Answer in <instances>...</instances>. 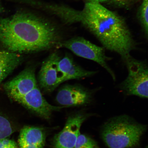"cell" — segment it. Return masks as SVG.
Masks as SVG:
<instances>
[{
    "mask_svg": "<svg viewBox=\"0 0 148 148\" xmlns=\"http://www.w3.org/2000/svg\"><path fill=\"white\" fill-rule=\"evenodd\" d=\"M63 23H79L95 36L105 49L120 55L125 62L131 58L136 48L132 33L125 19L101 3L86 2L82 10L66 7L62 17Z\"/></svg>",
    "mask_w": 148,
    "mask_h": 148,
    "instance_id": "cell-1",
    "label": "cell"
},
{
    "mask_svg": "<svg viewBox=\"0 0 148 148\" xmlns=\"http://www.w3.org/2000/svg\"><path fill=\"white\" fill-rule=\"evenodd\" d=\"M62 30L55 22L43 16L19 10L0 20V42L12 52H37L60 46Z\"/></svg>",
    "mask_w": 148,
    "mask_h": 148,
    "instance_id": "cell-2",
    "label": "cell"
},
{
    "mask_svg": "<svg viewBox=\"0 0 148 148\" xmlns=\"http://www.w3.org/2000/svg\"><path fill=\"white\" fill-rule=\"evenodd\" d=\"M147 126L127 115L110 118L103 125L101 136L108 148H132L140 143Z\"/></svg>",
    "mask_w": 148,
    "mask_h": 148,
    "instance_id": "cell-3",
    "label": "cell"
},
{
    "mask_svg": "<svg viewBox=\"0 0 148 148\" xmlns=\"http://www.w3.org/2000/svg\"><path fill=\"white\" fill-rule=\"evenodd\" d=\"M128 74L120 88L129 95L147 99L148 71L145 61L136 60L132 57L125 62Z\"/></svg>",
    "mask_w": 148,
    "mask_h": 148,
    "instance_id": "cell-4",
    "label": "cell"
},
{
    "mask_svg": "<svg viewBox=\"0 0 148 148\" xmlns=\"http://www.w3.org/2000/svg\"><path fill=\"white\" fill-rule=\"evenodd\" d=\"M60 46L69 49L77 56L97 63L108 72L113 80H115V74L107 63L110 58L106 56L104 47L96 45L79 36L62 41Z\"/></svg>",
    "mask_w": 148,
    "mask_h": 148,
    "instance_id": "cell-5",
    "label": "cell"
},
{
    "mask_svg": "<svg viewBox=\"0 0 148 148\" xmlns=\"http://www.w3.org/2000/svg\"><path fill=\"white\" fill-rule=\"evenodd\" d=\"M89 116L81 112L70 116L63 129L53 139L54 148H75L81 125Z\"/></svg>",
    "mask_w": 148,
    "mask_h": 148,
    "instance_id": "cell-6",
    "label": "cell"
},
{
    "mask_svg": "<svg viewBox=\"0 0 148 148\" xmlns=\"http://www.w3.org/2000/svg\"><path fill=\"white\" fill-rule=\"evenodd\" d=\"M38 86L35 70L32 67L26 68L3 85L7 95L15 101Z\"/></svg>",
    "mask_w": 148,
    "mask_h": 148,
    "instance_id": "cell-7",
    "label": "cell"
},
{
    "mask_svg": "<svg viewBox=\"0 0 148 148\" xmlns=\"http://www.w3.org/2000/svg\"><path fill=\"white\" fill-rule=\"evenodd\" d=\"M93 93V90L80 85H66L59 90L56 101L65 107L83 106L92 101Z\"/></svg>",
    "mask_w": 148,
    "mask_h": 148,
    "instance_id": "cell-8",
    "label": "cell"
},
{
    "mask_svg": "<svg viewBox=\"0 0 148 148\" xmlns=\"http://www.w3.org/2000/svg\"><path fill=\"white\" fill-rule=\"evenodd\" d=\"M16 102L46 119H49L53 112L65 107L56 106L50 104L42 96L38 86L18 99Z\"/></svg>",
    "mask_w": 148,
    "mask_h": 148,
    "instance_id": "cell-9",
    "label": "cell"
},
{
    "mask_svg": "<svg viewBox=\"0 0 148 148\" xmlns=\"http://www.w3.org/2000/svg\"><path fill=\"white\" fill-rule=\"evenodd\" d=\"M61 58L57 52L51 53L42 63L38 75L39 85L44 91H53L57 86V65Z\"/></svg>",
    "mask_w": 148,
    "mask_h": 148,
    "instance_id": "cell-10",
    "label": "cell"
},
{
    "mask_svg": "<svg viewBox=\"0 0 148 148\" xmlns=\"http://www.w3.org/2000/svg\"><path fill=\"white\" fill-rule=\"evenodd\" d=\"M45 138V131L40 127H24L20 133L18 147L19 148H43Z\"/></svg>",
    "mask_w": 148,
    "mask_h": 148,
    "instance_id": "cell-11",
    "label": "cell"
},
{
    "mask_svg": "<svg viewBox=\"0 0 148 148\" xmlns=\"http://www.w3.org/2000/svg\"><path fill=\"white\" fill-rule=\"evenodd\" d=\"M23 60L19 53L0 49V85Z\"/></svg>",
    "mask_w": 148,
    "mask_h": 148,
    "instance_id": "cell-12",
    "label": "cell"
},
{
    "mask_svg": "<svg viewBox=\"0 0 148 148\" xmlns=\"http://www.w3.org/2000/svg\"><path fill=\"white\" fill-rule=\"evenodd\" d=\"M75 63L73 57L69 54L66 55L59 60L57 65L58 86L61 83L64 82L65 77Z\"/></svg>",
    "mask_w": 148,
    "mask_h": 148,
    "instance_id": "cell-13",
    "label": "cell"
},
{
    "mask_svg": "<svg viewBox=\"0 0 148 148\" xmlns=\"http://www.w3.org/2000/svg\"><path fill=\"white\" fill-rule=\"evenodd\" d=\"M137 17L145 36L148 37V0H143L139 7Z\"/></svg>",
    "mask_w": 148,
    "mask_h": 148,
    "instance_id": "cell-14",
    "label": "cell"
},
{
    "mask_svg": "<svg viewBox=\"0 0 148 148\" xmlns=\"http://www.w3.org/2000/svg\"><path fill=\"white\" fill-rule=\"evenodd\" d=\"M14 131V127L9 120L0 114V139L8 138Z\"/></svg>",
    "mask_w": 148,
    "mask_h": 148,
    "instance_id": "cell-15",
    "label": "cell"
},
{
    "mask_svg": "<svg viewBox=\"0 0 148 148\" xmlns=\"http://www.w3.org/2000/svg\"><path fill=\"white\" fill-rule=\"evenodd\" d=\"M96 147L97 143L94 140L80 133L77 138L75 148H94Z\"/></svg>",
    "mask_w": 148,
    "mask_h": 148,
    "instance_id": "cell-16",
    "label": "cell"
},
{
    "mask_svg": "<svg viewBox=\"0 0 148 148\" xmlns=\"http://www.w3.org/2000/svg\"><path fill=\"white\" fill-rule=\"evenodd\" d=\"M136 0H110L108 3L118 8L129 9L132 7Z\"/></svg>",
    "mask_w": 148,
    "mask_h": 148,
    "instance_id": "cell-17",
    "label": "cell"
},
{
    "mask_svg": "<svg viewBox=\"0 0 148 148\" xmlns=\"http://www.w3.org/2000/svg\"><path fill=\"white\" fill-rule=\"evenodd\" d=\"M0 148H18V146L14 140L7 138L0 139Z\"/></svg>",
    "mask_w": 148,
    "mask_h": 148,
    "instance_id": "cell-18",
    "label": "cell"
},
{
    "mask_svg": "<svg viewBox=\"0 0 148 148\" xmlns=\"http://www.w3.org/2000/svg\"><path fill=\"white\" fill-rule=\"evenodd\" d=\"M86 2H95L99 3H108L110 0H84Z\"/></svg>",
    "mask_w": 148,
    "mask_h": 148,
    "instance_id": "cell-19",
    "label": "cell"
},
{
    "mask_svg": "<svg viewBox=\"0 0 148 148\" xmlns=\"http://www.w3.org/2000/svg\"><path fill=\"white\" fill-rule=\"evenodd\" d=\"M3 10V8L2 5L0 4V13L2 12Z\"/></svg>",
    "mask_w": 148,
    "mask_h": 148,
    "instance_id": "cell-20",
    "label": "cell"
},
{
    "mask_svg": "<svg viewBox=\"0 0 148 148\" xmlns=\"http://www.w3.org/2000/svg\"><path fill=\"white\" fill-rule=\"evenodd\" d=\"M140 0H136V1H140Z\"/></svg>",
    "mask_w": 148,
    "mask_h": 148,
    "instance_id": "cell-21",
    "label": "cell"
},
{
    "mask_svg": "<svg viewBox=\"0 0 148 148\" xmlns=\"http://www.w3.org/2000/svg\"><path fill=\"white\" fill-rule=\"evenodd\" d=\"M98 148V147H95V148Z\"/></svg>",
    "mask_w": 148,
    "mask_h": 148,
    "instance_id": "cell-22",
    "label": "cell"
},
{
    "mask_svg": "<svg viewBox=\"0 0 148 148\" xmlns=\"http://www.w3.org/2000/svg\"><path fill=\"white\" fill-rule=\"evenodd\" d=\"M145 148H148L147 146V147H145Z\"/></svg>",
    "mask_w": 148,
    "mask_h": 148,
    "instance_id": "cell-23",
    "label": "cell"
}]
</instances>
